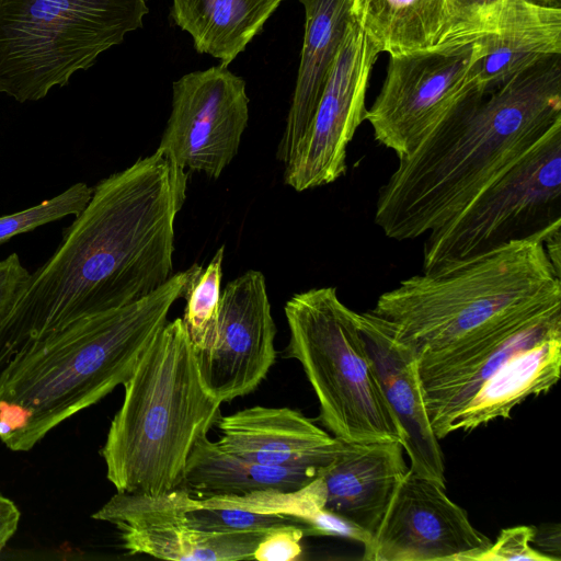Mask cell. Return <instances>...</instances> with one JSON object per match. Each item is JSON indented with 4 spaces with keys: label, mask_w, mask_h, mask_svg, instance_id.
<instances>
[{
    "label": "cell",
    "mask_w": 561,
    "mask_h": 561,
    "mask_svg": "<svg viewBox=\"0 0 561 561\" xmlns=\"http://www.w3.org/2000/svg\"><path fill=\"white\" fill-rule=\"evenodd\" d=\"M30 276L18 253L0 261V320L11 310Z\"/></svg>",
    "instance_id": "obj_31"
},
{
    "label": "cell",
    "mask_w": 561,
    "mask_h": 561,
    "mask_svg": "<svg viewBox=\"0 0 561 561\" xmlns=\"http://www.w3.org/2000/svg\"><path fill=\"white\" fill-rule=\"evenodd\" d=\"M306 24L297 81L285 128L276 150L284 165L296 156L353 15V0H298Z\"/></svg>",
    "instance_id": "obj_20"
},
{
    "label": "cell",
    "mask_w": 561,
    "mask_h": 561,
    "mask_svg": "<svg viewBox=\"0 0 561 561\" xmlns=\"http://www.w3.org/2000/svg\"><path fill=\"white\" fill-rule=\"evenodd\" d=\"M284 311L289 342L283 356L301 365L327 430L345 443H401L360 333L358 312L341 301L335 287L296 294Z\"/></svg>",
    "instance_id": "obj_7"
},
{
    "label": "cell",
    "mask_w": 561,
    "mask_h": 561,
    "mask_svg": "<svg viewBox=\"0 0 561 561\" xmlns=\"http://www.w3.org/2000/svg\"><path fill=\"white\" fill-rule=\"evenodd\" d=\"M508 1L451 0L446 27L434 47L462 46L477 42L494 27Z\"/></svg>",
    "instance_id": "obj_27"
},
{
    "label": "cell",
    "mask_w": 561,
    "mask_h": 561,
    "mask_svg": "<svg viewBox=\"0 0 561 561\" xmlns=\"http://www.w3.org/2000/svg\"><path fill=\"white\" fill-rule=\"evenodd\" d=\"M21 513L15 503L0 493V551L18 530Z\"/></svg>",
    "instance_id": "obj_32"
},
{
    "label": "cell",
    "mask_w": 561,
    "mask_h": 561,
    "mask_svg": "<svg viewBox=\"0 0 561 561\" xmlns=\"http://www.w3.org/2000/svg\"><path fill=\"white\" fill-rule=\"evenodd\" d=\"M474 91L485 92L533 66L561 55V8L510 0L494 27L474 42Z\"/></svg>",
    "instance_id": "obj_19"
},
{
    "label": "cell",
    "mask_w": 561,
    "mask_h": 561,
    "mask_svg": "<svg viewBox=\"0 0 561 561\" xmlns=\"http://www.w3.org/2000/svg\"><path fill=\"white\" fill-rule=\"evenodd\" d=\"M305 537L298 525H286L268 530L256 546L253 560L293 561L302 554L301 539Z\"/></svg>",
    "instance_id": "obj_29"
},
{
    "label": "cell",
    "mask_w": 561,
    "mask_h": 561,
    "mask_svg": "<svg viewBox=\"0 0 561 561\" xmlns=\"http://www.w3.org/2000/svg\"><path fill=\"white\" fill-rule=\"evenodd\" d=\"M249 121L245 82L227 66L184 75L157 151L176 165L218 179L237 156Z\"/></svg>",
    "instance_id": "obj_11"
},
{
    "label": "cell",
    "mask_w": 561,
    "mask_h": 561,
    "mask_svg": "<svg viewBox=\"0 0 561 561\" xmlns=\"http://www.w3.org/2000/svg\"><path fill=\"white\" fill-rule=\"evenodd\" d=\"M431 426L440 440L470 432L553 388L561 371V305L417 357Z\"/></svg>",
    "instance_id": "obj_6"
},
{
    "label": "cell",
    "mask_w": 561,
    "mask_h": 561,
    "mask_svg": "<svg viewBox=\"0 0 561 561\" xmlns=\"http://www.w3.org/2000/svg\"><path fill=\"white\" fill-rule=\"evenodd\" d=\"M282 0H173L171 15L198 53L228 66Z\"/></svg>",
    "instance_id": "obj_22"
},
{
    "label": "cell",
    "mask_w": 561,
    "mask_h": 561,
    "mask_svg": "<svg viewBox=\"0 0 561 561\" xmlns=\"http://www.w3.org/2000/svg\"><path fill=\"white\" fill-rule=\"evenodd\" d=\"M548 234L405 278L381 294L370 311L419 357L559 306L561 274L547 254Z\"/></svg>",
    "instance_id": "obj_4"
},
{
    "label": "cell",
    "mask_w": 561,
    "mask_h": 561,
    "mask_svg": "<svg viewBox=\"0 0 561 561\" xmlns=\"http://www.w3.org/2000/svg\"><path fill=\"white\" fill-rule=\"evenodd\" d=\"M305 536L339 537L366 546L371 535L340 515L320 508L306 518L301 526Z\"/></svg>",
    "instance_id": "obj_30"
},
{
    "label": "cell",
    "mask_w": 561,
    "mask_h": 561,
    "mask_svg": "<svg viewBox=\"0 0 561 561\" xmlns=\"http://www.w3.org/2000/svg\"><path fill=\"white\" fill-rule=\"evenodd\" d=\"M535 526H515L504 528L488 549L478 554L473 561H551L549 557L530 546Z\"/></svg>",
    "instance_id": "obj_28"
},
{
    "label": "cell",
    "mask_w": 561,
    "mask_h": 561,
    "mask_svg": "<svg viewBox=\"0 0 561 561\" xmlns=\"http://www.w3.org/2000/svg\"><path fill=\"white\" fill-rule=\"evenodd\" d=\"M477 43L389 56L387 75L365 119L398 159L409 156L474 91Z\"/></svg>",
    "instance_id": "obj_10"
},
{
    "label": "cell",
    "mask_w": 561,
    "mask_h": 561,
    "mask_svg": "<svg viewBox=\"0 0 561 561\" xmlns=\"http://www.w3.org/2000/svg\"><path fill=\"white\" fill-rule=\"evenodd\" d=\"M145 0H0V92L38 101L142 26Z\"/></svg>",
    "instance_id": "obj_8"
},
{
    "label": "cell",
    "mask_w": 561,
    "mask_h": 561,
    "mask_svg": "<svg viewBox=\"0 0 561 561\" xmlns=\"http://www.w3.org/2000/svg\"><path fill=\"white\" fill-rule=\"evenodd\" d=\"M275 335L264 275L250 270L229 282L211 346L194 351L207 392L224 403L254 391L276 360Z\"/></svg>",
    "instance_id": "obj_14"
},
{
    "label": "cell",
    "mask_w": 561,
    "mask_h": 561,
    "mask_svg": "<svg viewBox=\"0 0 561 561\" xmlns=\"http://www.w3.org/2000/svg\"><path fill=\"white\" fill-rule=\"evenodd\" d=\"M185 488L148 495L116 492L92 518L112 524L130 554L164 560L240 561L267 531L209 533L194 528L184 513Z\"/></svg>",
    "instance_id": "obj_15"
},
{
    "label": "cell",
    "mask_w": 561,
    "mask_h": 561,
    "mask_svg": "<svg viewBox=\"0 0 561 561\" xmlns=\"http://www.w3.org/2000/svg\"><path fill=\"white\" fill-rule=\"evenodd\" d=\"M491 543L445 488L408 470L362 559L473 561Z\"/></svg>",
    "instance_id": "obj_13"
},
{
    "label": "cell",
    "mask_w": 561,
    "mask_h": 561,
    "mask_svg": "<svg viewBox=\"0 0 561 561\" xmlns=\"http://www.w3.org/2000/svg\"><path fill=\"white\" fill-rule=\"evenodd\" d=\"M561 121V55L485 92L472 91L379 188L375 224L413 240L459 215Z\"/></svg>",
    "instance_id": "obj_2"
},
{
    "label": "cell",
    "mask_w": 561,
    "mask_h": 561,
    "mask_svg": "<svg viewBox=\"0 0 561 561\" xmlns=\"http://www.w3.org/2000/svg\"><path fill=\"white\" fill-rule=\"evenodd\" d=\"M451 0H353V15L380 53L398 56L433 48Z\"/></svg>",
    "instance_id": "obj_23"
},
{
    "label": "cell",
    "mask_w": 561,
    "mask_h": 561,
    "mask_svg": "<svg viewBox=\"0 0 561 561\" xmlns=\"http://www.w3.org/2000/svg\"><path fill=\"white\" fill-rule=\"evenodd\" d=\"M187 181L186 170L156 150L93 187L56 251L0 320V373L35 342L133 304L170 279Z\"/></svg>",
    "instance_id": "obj_1"
},
{
    "label": "cell",
    "mask_w": 561,
    "mask_h": 561,
    "mask_svg": "<svg viewBox=\"0 0 561 561\" xmlns=\"http://www.w3.org/2000/svg\"><path fill=\"white\" fill-rule=\"evenodd\" d=\"M124 386L101 456L117 492L159 495L183 486L195 440L221 416L204 388L181 318L165 322Z\"/></svg>",
    "instance_id": "obj_5"
},
{
    "label": "cell",
    "mask_w": 561,
    "mask_h": 561,
    "mask_svg": "<svg viewBox=\"0 0 561 561\" xmlns=\"http://www.w3.org/2000/svg\"><path fill=\"white\" fill-rule=\"evenodd\" d=\"M224 255L225 247L222 245L205 270L196 264L183 294L186 304L182 321L194 351L210 347L216 336Z\"/></svg>",
    "instance_id": "obj_24"
},
{
    "label": "cell",
    "mask_w": 561,
    "mask_h": 561,
    "mask_svg": "<svg viewBox=\"0 0 561 561\" xmlns=\"http://www.w3.org/2000/svg\"><path fill=\"white\" fill-rule=\"evenodd\" d=\"M358 321L380 389L400 428L409 470L446 489L443 451L425 408L416 354L370 310L358 313Z\"/></svg>",
    "instance_id": "obj_16"
},
{
    "label": "cell",
    "mask_w": 561,
    "mask_h": 561,
    "mask_svg": "<svg viewBox=\"0 0 561 561\" xmlns=\"http://www.w3.org/2000/svg\"><path fill=\"white\" fill-rule=\"evenodd\" d=\"M195 264L150 295L82 318L16 354L0 373V440L28 451L48 432L98 403L133 374L183 297Z\"/></svg>",
    "instance_id": "obj_3"
},
{
    "label": "cell",
    "mask_w": 561,
    "mask_h": 561,
    "mask_svg": "<svg viewBox=\"0 0 561 561\" xmlns=\"http://www.w3.org/2000/svg\"><path fill=\"white\" fill-rule=\"evenodd\" d=\"M320 470L263 465L224 450L207 434L194 443L184 469L183 486L197 496H241L289 492L313 481Z\"/></svg>",
    "instance_id": "obj_21"
},
{
    "label": "cell",
    "mask_w": 561,
    "mask_h": 561,
    "mask_svg": "<svg viewBox=\"0 0 561 561\" xmlns=\"http://www.w3.org/2000/svg\"><path fill=\"white\" fill-rule=\"evenodd\" d=\"M216 425L224 450L263 465L321 470L344 445L289 408L255 405L221 415Z\"/></svg>",
    "instance_id": "obj_17"
},
{
    "label": "cell",
    "mask_w": 561,
    "mask_h": 561,
    "mask_svg": "<svg viewBox=\"0 0 561 561\" xmlns=\"http://www.w3.org/2000/svg\"><path fill=\"white\" fill-rule=\"evenodd\" d=\"M561 226V121L492 181L459 215L431 231L427 273Z\"/></svg>",
    "instance_id": "obj_9"
},
{
    "label": "cell",
    "mask_w": 561,
    "mask_h": 561,
    "mask_svg": "<svg viewBox=\"0 0 561 561\" xmlns=\"http://www.w3.org/2000/svg\"><path fill=\"white\" fill-rule=\"evenodd\" d=\"M408 470L400 442H344L319 473L323 508L373 535Z\"/></svg>",
    "instance_id": "obj_18"
},
{
    "label": "cell",
    "mask_w": 561,
    "mask_h": 561,
    "mask_svg": "<svg viewBox=\"0 0 561 561\" xmlns=\"http://www.w3.org/2000/svg\"><path fill=\"white\" fill-rule=\"evenodd\" d=\"M380 51L354 19L335 58L314 115L284 182L297 192L336 181L346 170V148L365 121V96Z\"/></svg>",
    "instance_id": "obj_12"
},
{
    "label": "cell",
    "mask_w": 561,
    "mask_h": 561,
    "mask_svg": "<svg viewBox=\"0 0 561 561\" xmlns=\"http://www.w3.org/2000/svg\"><path fill=\"white\" fill-rule=\"evenodd\" d=\"M535 1L548 4V5L560 7V1L559 0H535Z\"/></svg>",
    "instance_id": "obj_34"
},
{
    "label": "cell",
    "mask_w": 561,
    "mask_h": 561,
    "mask_svg": "<svg viewBox=\"0 0 561 561\" xmlns=\"http://www.w3.org/2000/svg\"><path fill=\"white\" fill-rule=\"evenodd\" d=\"M93 193L84 182H78L59 195L24 210L0 216V244L14 236L30 232L69 215L78 216L88 205Z\"/></svg>",
    "instance_id": "obj_26"
},
{
    "label": "cell",
    "mask_w": 561,
    "mask_h": 561,
    "mask_svg": "<svg viewBox=\"0 0 561 561\" xmlns=\"http://www.w3.org/2000/svg\"><path fill=\"white\" fill-rule=\"evenodd\" d=\"M184 513L186 520L196 529L209 533L268 531L297 525L287 517L263 514L240 507L218 504L197 496L185 489Z\"/></svg>",
    "instance_id": "obj_25"
},
{
    "label": "cell",
    "mask_w": 561,
    "mask_h": 561,
    "mask_svg": "<svg viewBox=\"0 0 561 561\" xmlns=\"http://www.w3.org/2000/svg\"><path fill=\"white\" fill-rule=\"evenodd\" d=\"M531 543H536L540 548L538 551L549 557L551 561H560V525L536 527Z\"/></svg>",
    "instance_id": "obj_33"
}]
</instances>
